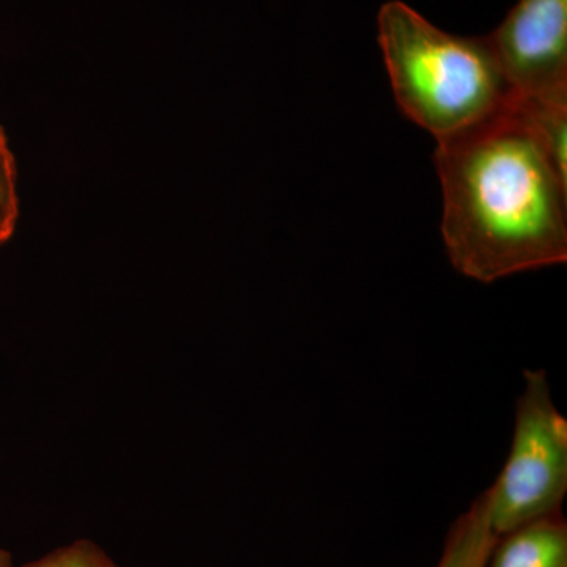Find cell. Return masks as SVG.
Returning <instances> with one entry per match:
<instances>
[{"instance_id": "cell-1", "label": "cell", "mask_w": 567, "mask_h": 567, "mask_svg": "<svg viewBox=\"0 0 567 567\" xmlns=\"http://www.w3.org/2000/svg\"><path fill=\"white\" fill-rule=\"evenodd\" d=\"M442 234L458 274L494 282L567 260V171L516 102L439 141Z\"/></svg>"}, {"instance_id": "cell-9", "label": "cell", "mask_w": 567, "mask_h": 567, "mask_svg": "<svg viewBox=\"0 0 567 567\" xmlns=\"http://www.w3.org/2000/svg\"><path fill=\"white\" fill-rule=\"evenodd\" d=\"M0 567H14L10 551L2 547H0Z\"/></svg>"}, {"instance_id": "cell-3", "label": "cell", "mask_w": 567, "mask_h": 567, "mask_svg": "<svg viewBox=\"0 0 567 567\" xmlns=\"http://www.w3.org/2000/svg\"><path fill=\"white\" fill-rule=\"evenodd\" d=\"M513 445L491 487V524L506 535L561 513L567 494V421L551 399L546 371H525Z\"/></svg>"}, {"instance_id": "cell-7", "label": "cell", "mask_w": 567, "mask_h": 567, "mask_svg": "<svg viewBox=\"0 0 567 567\" xmlns=\"http://www.w3.org/2000/svg\"><path fill=\"white\" fill-rule=\"evenodd\" d=\"M20 219L18 167L6 130L0 125V246L9 244Z\"/></svg>"}, {"instance_id": "cell-6", "label": "cell", "mask_w": 567, "mask_h": 567, "mask_svg": "<svg viewBox=\"0 0 567 567\" xmlns=\"http://www.w3.org/2000/svg\"><path fill=\"white\" fill-rule=\"evenodd\" d=\"M491 507V488H487L451 525L436 567H487L498 537L492 528Z\"/></svg>"}, {"instance_id": "cell-4", "label": "cell", "mask_w": 567, "mask_h": 567, "mask_svg": "<svg viewBox=\"0 0 567 567\" xmlns=\"http://www.w3.org/2000/svg\"><path fill=\"white\" fill-rule=\"evenodd\" d=\"M486 39L518 100L567 103V0H518Z\"/></svg>"}, {"instance_id": "cell-8", "label": "cell", "mask_w": 567, "mask_h": 567, "mask_svg": "<svg viewBox=\"0 0 567 567\" xmlns=\"http://www.w3.org/2000/svg\"><path fill=\"white\" fill-rule=\"evenodd\" d=\"M21 567H118L114 559L99 544L89 539L74 540L43 555V557L25 563Z\"/></svg>"}, {"instance_id": "cell-5", "label": "cell", "mask_w": 567, "mask_h": 567, "mask_svg": "<svg viewBox=\"0 0 567 567\" xmlns=\"http://www.w3.org/2000/svg\"><path fill=\"white\" fill-rule=\"evenodd\" d=\"M487 567H567V522L563 513L496 537Z\"/></svg>"}, {"instance_id": "cell-2", "label": "cell", "mask_w": 567, "mask_h": 567, "mask_svg": "<svg viewBox=\"0 0 567 567\" xmlns=\"http://www.w3.org/2000/svg\"><path fill=\"white\" fill-rule=\"evenodd\" d=\"M379 44L395 102L436 142L516 102L486 37L453 35L393 0L379 13Z\"/></svg>"}]
</instances>
